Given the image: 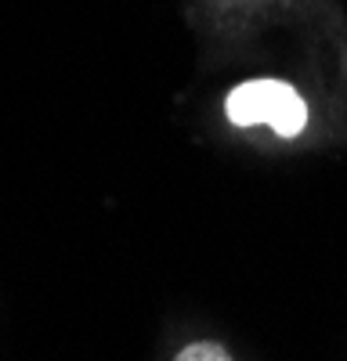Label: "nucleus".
Listing matches in <instances>:
<instances>
[{
	"instance_id": "1",
	"label": "nucleus",
	"mask_w": 347,
	"mask_h": 361,
	"mask_svg": "<svg viewBox=\"0 0 347 361\" xmlns=\"http://www.w3.org/2000/svg\"><path fill=\"white\" fill-rule=\"evenodd\" d=\"M228 119L236 127H272L279 137H297L308 123V105L282 80H250L228 94Z\"/></svg>"
},
{
	"instance_id": "2",
	"label": "nucleus",
	"mask_w": 347,
	"mask_h": 361,
	"mask_svg": "<svg viewBox=\"0 0 347 361\" xmlns=\"http://www.w3.org/2000/svg\"><path fill=\"white\" fill-rule=\"evenodd\" d=\"M174 361H236L221 343H192V347H185Z\"/></svg>"
}]
</instances>
